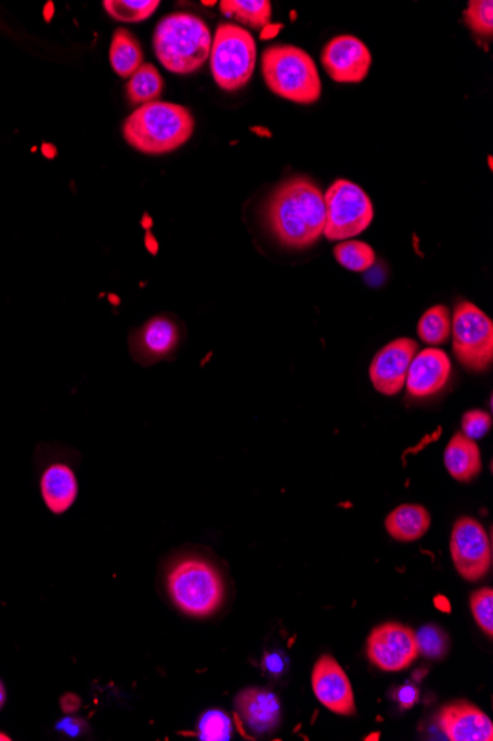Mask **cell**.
I'll use <instances>...</instances> for the list:
<instances>
[{"label": "cell", "mask_w": 493, "mask_h": 741, "mask_svg": "<svg viewBox=\"0 0 493 741\" xmlns=\"http://www.w3.org/2000/svg\"><path fill=\"white\" fill-rule=\"evenodd\" d=\"M263 669L272 677H281L287 670V657L280 651H272L264 655Z\"/></svg>", "instance_id": "32"}, {"label": "cell", "mask_w": 493, "mask_h": 741, "mask_svg": "<svg viewBox=\"0 0 493 741\" xmlns=\"http://www.w3.org/2000/svg\"><path fill=\"white\" fill-rule=\"evenodd\" d=\"M193 132L194 117L190 110L163 101L141 105L124 126L126 141L145 154L173 152L185 144Z\"/></svg>", "instance_id": "2"}, {"label": "cell", "mask_w": 493, "mask_h": 741, "mask_svg": "<svg viewBox=\"0 0 493 741\" xmlns=\"http://www.w3.org/2000/svg\"><path fill=\"white\" fill-rule=\"evenodd\" d=\"M165 81L153 64H142L130 77L128 85L129 100L133 104H148L160 98Z\"/></svg>", "instance_id": "23"}, {"label": "cell", "mask_w": 493, "mask_h": 741, "mask_svg": "<svg viewBox=\"0 0 493 741\" xmlns=\"http://www.w3.org/2000/svg\"><path fill=\"white\" fill-rule=\"evenodd\" d=\"M203 3H204V5H207V7L215 5V2H203Z\"/></svg>", "instance_id": "37"}, {"label": "cell", "mask_w": 493, "mask_h": 741, "mask_svg": "<svg viewBox=\"0 0 493 741\" xmlns=\"http://www.w3.org/2000/svg\"><path fill=\"white\" fill-rule=\"evenodd\" d=\"M454 354L470 372H484L493 360V323L475 304L463 301L452 317Z\"/></svg>", "instance_id": "8"}, {"label": "cell", "mask_w": 493, "mask_h": 741, "mask_svg": "<svg viewBox=\"0 0 493 741\" xmlns=\"http://www.w3.org/2000/svg\"><path fill=\"white\" fill-rule=\"evenodd\" d=\"M445 467L456 482L468 483L482 471V458L475 439L455 434L445 449Z\"/></svg>", "instance_id": "19"}, {"label": "cell", "mask_w": 493, "mask_h": 741, "mask_svg": "<svg viewBox=\"0 0 493 741\" xmlns=\"http://www.w3.org/2000/svg\"><path fill=\"white\" fill-rule=\"evenodd\" d=\"M181 340V325L178 321L167 316H157L130 335V354L141 366L156 365L172 358Z\"/></svg>", "instance_id": "11"}, {"label": "cell", "mask_w": 493, "mask_h": 741, "mask_svg": "<svg viewBox=\"0 0 493 741\" xmlns=\"http://www.w3.org/2000/svg\"><path fill=\"white\" fill-rule=\"evenodd\" d=\"M109 61L114 72L121 77H132L142 65V49L134 36L126 28H117L109 48Z\"/></svg>", "instance_id": "21"}, {"label": "cell", "mask_w": 493, "mask_h": 741, "mask_svg": "<svg viewBox=\"0 0 493 741\" xmlns=\"http://www.w3.org/2000/svg\"><path fill=\"white\" fill-rule=\"evenodd\" d=\"M451 555L463 579L478 582L492 567V544L482 524L471 516L456 521L451 535Z\"/></svg>", "instance_id": "9"}, {"label": "cell", "mask_w": 493, "mask_h": 741, "mask_svg": "<svg viewBox=\"0 0 493 741\" xmlns=\"http://www.w3.org/2000/svg\"><path fill=\"white\" fill-rule=\"evenodd\" d=\"M417 352L418 344L411 337H399L387 344L371 363L369 378L374 388L387 397L401 393Z\"/></svg>", "instance_id": "13"}, {"label": "cell", "mask_w": 493, "mask_h": 741, "mask_svg": "<svg viewBox=\"0 0 493 741\" xmlns=\"http://www.w3.org/2000/svg\"><path fill=\"white\" fill-rule=\"evenodd\" d=\"M418 688L414 686H403L399 688L397 693L398 702L401 703V706L405 707V710H411V707H414L418 702Z\"/></svg>", "instance_id": "34"}, {"label": "cell", "mask_w": 493, "mask_h": 741, "mask_svg": "<svg viewBox=\"0 0 493 741\" xmlns=\"http://www.w3.org/2000/svg\"><path fill=\"white\" fill-rule=\"evenodd\" d=\"M452 365L445 352L426 348L415 354L407 370L405 386L415 398H426L445 388L451 378Z\"/></svg>", "instance_id": "16"}, {"label": "cell", "mask_w": 493, "mask_h": 741, "mask_svg": "<svg viewBox=\"0 0 493 741\" xmlns=\"http://www.w3.org/2000/svg\"><path fill=\"white\" fill-rule=\"evenodd\" d=\"M324 234L332 242H345L364 233L374 218L368 194L354 182L338 179L324 194Z\"/></svg>", "instance_id": "7"}, {"label": "cell", "mask_w": 493, "mask_h": 741, "mask_svg": "<svg viewBox=\"0 0 493 741\" xmlns=\"http://www.w3.org/2000/svg\"><path fill=\"white\" fill-rule=\"evenodd\" d=\"M235 711L252 734L275 731L281 723V703L268 688L250 687L235 698Z\"/></svg>", "instance_id": "17"}, {"label": "cell", "mask_w": 493, "mask_h": 741, "mask_svg": "<svg viewBox=\"0 0 493 741\" xmlns=\"http://www.w3.org/2000/svg\"><path fill=\"white\" fill-rule=\"evenodd\" d=\"M492 426L491 414L486 411L475 409L467 411L463 417V434L471 439L483 438Z\"/></svg>", "instance_id": "31"}, {"label": "cell", "mask_w": 493, "mask_h": 741, "mask_svg": "<svg viewBox=\"0 0 493 741\" xmlns=\"http://www.w3.org/2000/svg\"><path fill=\"white\" fill-rule=\"evenodd\" d=\"M415 638H417L419 654L431 659V661H440L450 651V638H447L445 630L439 626H423L418 633H415Z\"/></svg>", "instance_id": "27"}, {"label": "cell", "mask_w": 493, "mask_h": 741, "mask_svg": "<svg viewBox=\"0 0 493 741\" xmlns=\"http://www.w3.org/2000/svg\"><path fill=\"white\" fill-rule=\"evenodd\" d=\"M40 491L44 503L54 514H64L73 507L79 495L75 471L64 463L49 467L40 480Z\"/></svg>", "instance_id": "18"}, {"label": "cell", "mask_w": 493, "mask_h": 741, "mask_svg": "<svg viewBox=\"0 0 493 741\" xmlns=\"http://www.w3.org/2000/svg\"><path fill=\"white\" fill-rule=\"evenodd\" d=\"M452 331V319L450 309L443 305H436V307L427 309L424 312L421 320L418 321V336L424 344L443 345L450 340Z\"/></svg>", "instance_id": "24"}, {"label": "cell", "mask_w": 493, "mask_h": 741, "mask_svg": "<svg viewBox=\"0 0 493 741\" xmlns=\"http://www.w3.org/2000/svg\"><path fill=\"white\" fill-rule=\"evenodd\" d=\"M220 10L252 28H264L271 23L272 5L268 0H223Z\"/></svg>", "instance_id": "22"}, {"label": "cell", "mask_w": 493, "mask_h": 741, "mask_svg": "<svg viewBox=\"0 0 493 741\" xmlns=\"http://www.w3.org/2000/svg\"><path fill=\"white\" fill-rule=\"evenodd\" d=\"M366 654L378 669L405 670L418 659L417 638L414 630L402 623H385L371 633Z\"/></svg>", "instance_id": "10"}, {"label": "cell", "mask_w": 493, "mask_h": 741, "mask_svg": "<svg viewBox=\"0 0 493 741\" xmlns=\"http://www.w3.org/2000/svg\"><path fill=\"white\" fill-rule=\"evenodd\" d=\"M312 688L322 706L334 714L350 716L356 712L352 683L333 655L317 659L312 672Z\"/></svg>", "instance_id": "14"}, {"label": "cell", "mask_w": 493, "mask_h": 741, "mask_svg": "<svg viewBox=\"0 0 493 741\" xmlns=\"http://www.w3.org/2000/svg\"><path fill=\"white\" fill-rule=\"evenodd\" d=\"M232 723L225 712L213 710L199 718L198 737L203 741L231 740Z\"/></svg>", "instance_id": "28"}, {"label": "cell", "mask_w": 493, "mask_h": 741, "mask_svg": "<svg viewBox=\"0 0 493 741\" xmlns=\"http://www.w3.org/2000/svg\"><path fill=\"white\" fill-rule=\"evenodd\" d=\"M256 42L246 28L235 24H220L210 51L211 75L225 91L246 87L255 73Z\"/></svg>", "instance_id": "6"}, {"label": "cell", "mask_w": 493, "mask_h": 741, "mask_svg": "<svg viewBox=\"0 0 493 741\" xmlns=\"http://www.w3.org/2000/svg\"><path fill=\"white\" fill-rule=\"evenodd\" d=\"M160 2L158 0H105L104 8L113 18L125 23H140L150 18L156 12Z\"/></svg>", "instance_id": "26"}, {"label": "cell", "mask_w": 493, "mask_h": 741, "mask_svg": "<svg viewBox=\"0 0 493 741\" xmlns=\"http://www.w3.org/2000/svg\"><path fill=\"white\" fill-rule=\"evenodd\" d=\"M88 727L89 726L87 723H85V720L70 718V716H68V718H65L64 720H61L59 726H56V728H59L60 731H63L65 732V734L72 737H80L81 734H87V731L89 730Z\"/></svg>", "instance_id": "33"}, {"label": "cell", "mask_w": 493, "mask_h": 741, "mask_svg": "<svg viewBox=\"0 0 493 741\" xmlns=\"http://www.w3.org/2000/svg\"><path fill=\"white\" fill-rule=\"evenodd\" d=\"M431 525L429 511L421 504H401L386 519V531L394 540L414 541L421 539Z\"/></svg>", "instance_id": "20"}, {"label": "cell", "mask_w": 493, "mask_h": 741, "mask_svg": "<svg viewBox=\"0 0 493 741\" xmlns=\"http://www.w3.org/2000/svg\"><path fill=\"white\" fill-rule=\"evenodd\" d=\"M262 72L268 88L284 100L313 104L321 98L322 81L315 61L303 49L275 44L262 56Z\"/></svg>", "instance_id": "5"}, {"label": "cell", "mask_w": 493, "mask_h": 741, "mask_svg": "<svg viewBox=\"0 0 493 741\" xmlns=\"http://www.w3.org/2000/svg\"><path fill=\"white\" fill-rule=\"evenodd\" d=\"M470 606L472 616L488 637L493 635V590L482 588L471 593Z\"/></svg>", "instance_id": "30"}, {"label": "cell", "mask_w": 493, "mask_h": 741, "mask_svg": "<svg viewBox=\"0 0 493 741\" xmlns=\"http://www.w3.org/2000/svg\"><path fill=\"white\" fill-rule=\"evenodd\" d=\"M334 255L341 267L350 271L362 272L368 270L376 263V252L369 244L360 240H345L338 243Z\"/></svg>", "instance_id": "25"}, {"label": "cell", "mask_w": 493, "mask_h": 741, "mask_svg": "<svg viewBox=\"0 0 493 741\" xmlns=\"http://www.w3.org/2000/svg\"><path fill=\"white\" fill-rule=\"evenodd\" d=\"M5 700H7L5 687H3L2 681H0V710H2L3 704H5Z\"/></svg>", "instance_id": "35"}, {"label": "cell", "mask_w": 493, "mask_h": 741, "mask_svg": "<svg viewBox=\"0 0 493 741\" xmlns=\"http://www.w3.org/2000/svg\"><path fill=\"white\" fill-rule=\"evenodd\" d=\"M322 65L338 84H360L368 76L373 56L366 44L353 36H338L325 44Z\"/></svg>", "instance_id": "12"}, {"label": "cell", "mask_w": 493, "mask_h": 741, "mask_svg": "<svg viewBox=\"0 0 493 741\" xmlns=\"http://www.w3.org/2000/svg\"><path fill=\"white\" fill-rule=\"evenodd\" d=\"M440 731L451 741H492L491 718L468 702L446 704L436 715Z\"/></svg>", "instance_id": "15"}, {"label": "cell", "mask_w": 493, "mask_h": 741, "mask_svg": "<svg viewBox=\"0 0 493 741\" xmlns=\"http://www.w3.org/2000/svg\"><path fill=\"white\" fill-rule=\"evenodd\" d=\"M0 740H5V741H8V740H10V737H7V736H3V734H0Z\"/></svg>", "instance_id": "36"}, {"label": "cell", "mask_w": 493, "mask_h": 741, "mask_svg": "<svg viewBox=\"0 0 493 741\" xmlns=\"http://www.w3.org/2000/svg\"><path fill=\"white\" fill-rule=\"evenodd\" d=\"M166 584L170 600L186 616H213L225 601L222 574L202 557L179 558L167 572Z\"/></svg>", "instance_id": "3"}, {"label": "cell", "mask_w": 493, "mask_h": 741, "mask_svg": "<svg viewBox=\"0 0 493 741\" xmlns=\"http://www.w3.org/2000/svg\"><path fill=\"white\" fill-rule=\"evenodd\" d=\"M466 23L480 36H492L493 3L491 0H472L466 11Z\"/></svg>", "instance_id": "29"}, {"label": "cell", "mask_w": 493, "mask_h": 741, "mask_svg": "<svg viewBox=\"0 0 493 741\" xmlns=\"http://www.w3.org/2000/svg\"><path fill=\"white\" fill-rule=\"evenodd\" d=\"M325 202L320 187L306 177L285 179L269 195L263 221L269 233L288 250H308L324 234Z\"/></svg>", "instance_id": "1"}, {"label": "cell", "mask_w": 493, "mask_h": 741, "mask_svg": "<svg viewBox=\"0 0 493 741\" xmlns=\"http://www.w3.org/2000/svg\"><path fill=\"white\" fill-rule=\"evenodd\" d=\"M157 59L167 71L178 75L197 72L211 51L207 24L191 14H172L163 18L154 33Z\"/></svg>", "instance_id": "4"}]
</instances>
